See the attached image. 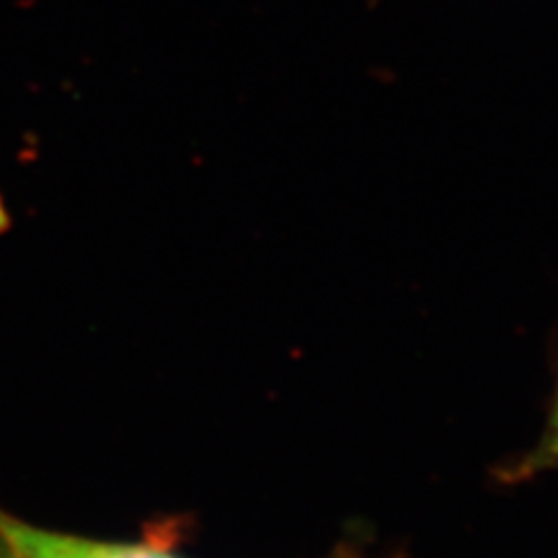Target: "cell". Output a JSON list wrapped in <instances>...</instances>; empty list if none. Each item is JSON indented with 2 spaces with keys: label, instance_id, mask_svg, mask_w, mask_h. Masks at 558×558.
<instances>
[{
  "label": "cell",
  "instance_id": "cell-4",
  "mask_svg": "<svg viewBox=\"0 0 558 558\" xmlns=\"http://www.w3.org/2000/svg\"><path fill=\"white\" fill-rule=\"evenodd\" d=\"M0 558H10V554H8V549H5L3 543H0Z\"/></svg>",
  "mask_w": 558,
  "mask_h": 558
},
{
  "label": "cell",
  "instance_id": "cell-2",
  "mask_svg": "<svg viewBox=\"0 0 558 558\" xmlns=\"http://www.w3.org/2000/svg\"><path fill=\"white\" fill-rule=\"evenodd\" d=\"M545 473H558V384L545 433L539 435L537 445L526 453V457H521L517 463H512L500 477L508 484H514Z\"/></svg>",
  "mask_w": 558,
  "mask_h": 558
},
{
  "label": "cell",
  "instance_id": "cell-3",
  "mask_svg": "<svg viewBox=\"0 0 558 558\" xmlns=\"http://www.w3.org/2000/svg\"><path fill=\"white\" fill-rule=\"evenodd\" d=\"M8 223H10V217H8V213H5L3 201H0V231H5Z\"/></svg>",
  "mask_w": 558,
  "mask_h": 558
},
{
  "label": "cell",
  "instance_id": "cell-5",
  "mask_svg": "<svg viewBox=\"0 0 558 558\" xmlns=\"http://www.w3.org/2000/svg\"><path fill=\"white\" fill-rule=\"evenodd\" d=\"M336 558H359V556L356 554H338Z\"/></svg>",
  "mask_w": 558,
  "mask_h": 558
},
{
  "label": "cell",
  "instance_id": "cell-1",
  "mask_svg": "<svg viewBox=\"0 0 558 558\" xmlns=\"http://www.w3.org/2000/svg\"><path fill=\"white\" fill-rule=\"evenodd\" d=\"M0 543L10 558H180L149 543H102L47 531L0 510Z\"/></svg>",
  "mask_w": 558,
  "mask_h": 558
}]
</instances>
